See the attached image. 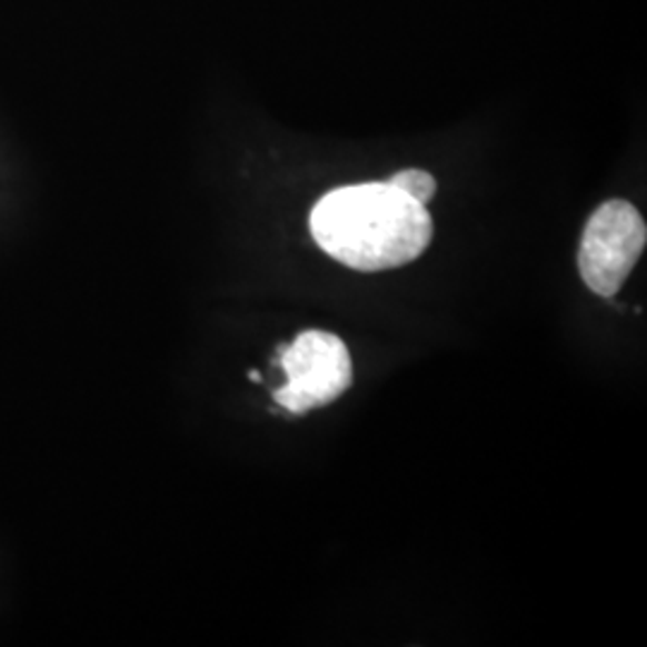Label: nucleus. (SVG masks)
<instances>
[{
  "label": "nucleus",
  "mask_w": 647,
  "mask_h": 647,
  "mask_svg": "<svg viewBox=\"0 0 647 647\" xmlns=\"http://www.w3.org/2000/svg\"><path fill=\"white\" fill-rule=\"evenodd\" d=\"M647 245L640 211L626 199H609L590 216L580 240L578 269L585 286L614 298L638 265Z\"/></svg>",
  "instance_id": "nucleus-2"
},
{
  "label": "nucleus",
  "mask_w": 647,
  "mask_h": 647,
  "mask_svg": "<svg viewBox=\"0 0 647 647\" xmlns=\"http://www.w3.org/2000/svg\"><path fill=\"white\" fill-rule=\"evenodd\" d=\"M248 377H250V379H252V381H261V375H259V372H250V375H248Z\"/></svg>",
  "instance_id": "nucleus-5"
},
{
  "label": "nucleus",
  "mask_w": 647,
  "mask_h": 647,
  "mask_svg": "<svg viewBox=\"0 0 647 647\" xmlns=\"http://www.w3.org/2000/svg\"><path fill=\"white\" fill-rule=\"evenodd\" d=\"M281 367L288 381L273 398L292 415H307L334 404L352 384L350 352L341 338L327 331H302L283 348Z\"/></svg>",
  "instance_id": "nucleus-3"
},
{
  "label": "nucleus",
  "mask_w": 647,
  "mask_h": 647,
  "mask_svg": "<svg viewBox=\"0 0 647 647\" xmlns=\"http://www.w3.org/2000/svg\"><path fill=\"white\" fill-rule=\"evenodd\" d=\"M310 230L329 257L375 273L418 259L435 226L427 207L394 185L362 182L324 195L310 213Z\"/></svg>",
  "instance_id": "nucleus-1"
},
{
  "label": "nucleus",
  "mask_w": 647,
  "mask_h": 647,
  "mask_svg": "<svg viewBox=\"0 0 647 647\" xmlns=\"http://www.w3.org/2000/svg\"><path fill=\"white\" fill-rule=\"evenodd\" d=\"M387 182L394 185V188H398L400 192H406L408 197L415 199V202H420L425 207L437 195L435 176L427 173V171H418V168H406V171H398Z\"/></svg>",
  "instance_id": "nucleus-4"
}]
</instances>
